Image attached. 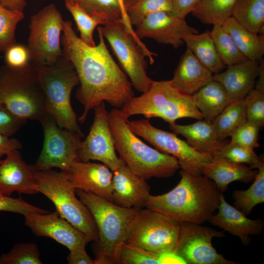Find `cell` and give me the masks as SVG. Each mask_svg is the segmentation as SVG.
Segmentation results:
<instances>
[{
    "label": "cell",
    "instance_id": "cell-1",
    "mask_svg": "<svg viewBox=\"0 0 264 264\" xmlns=\"http://www.w3.org/2000/svg\"><path fill=\"white\" fill-rule=\"evenodd\" d=\"M97 45L89 46L75 33L71 21H64L61 44L64 56L73 65L79 80L76 97L84 107V122L93 108L106 101L121 109L134 96L127 75L110 54L102 33Z\"/></svg>",
    "mask_w": 264,
    "mask_h": 264
},
{
    "label": "cell",
    "instance_id": "cell-2",
    "mask_svg": "<svg viewBox=\"0 0 264 264\" xmlns=\"http://www.w3.org/2000/svg\"><path fill=\"white\" fill-rule=\"evenodd\" d=\"M181 178L172 190L149 196L147 208L161 213L178 222L202 224L208 221L220 204L219 191L214 181L200 175L182 169Z\"/></svg>",
    "mask_w": 264,
    "mask_h": 264
},
{
    "label": "cell",
    "instance_id": "cell-3",
    "mask_svg": "<svg viewBox=\"0 0 264 264\" xmlns=\"http://www.w3.org/2000/svg\"><path fill=\"white\" fill-rule=\"evenodd\" d=\"M75 193L89 210L97 227L98 239L92 245L93 264H119L121 248L140 208L121 207L79 189Z\"/></svg>",
    "mask_w": 264,
    "mask_h": 264
},
{
    "label": "cell",
    "instance_id": "cell-4",
    "mask_svg": "<svg viewBox=\"0 0 264 264\" xmlns=\"http://www.w3.org/2000/svg\"><path fill=\"white\" fill-rule=\"evenodd\" d=\"M128 120L119 109H113L109 112V123L119 158L146 180L173 176L180 168L177 159L144 143L130 129Z\"/></svg>",
    "mask_w": 264,
    "mask_h": 264
},
{
    "label": "cell",
    "instance_id": "cell-5",
    "mask_svg": "<svg viewBox=\"0 0 264 264\" xmlns=\"http://www.w3.org/2000/svg\"><path fill=\"white\" fill-rule=\"evenodd\" d=\"M0 104L26 120H40L45 113L44 93L34 64L0 66Z\"/></svg>",
    "mask_w": 264,
    "mask_h": 264
},
{
    "label": "cell",
    "instance_id": "cell-6",
    "mask_svg": "<svg viewBox=\"0 0 264 264\" xmlns=\"http://www.w3.org/2000/svg\"><path fill=\"white\" fill-rule=\"evenodd\" d=\"M120 110L128 118L141 114L147 119L161 118L169 125L182 118L204 119L192 96L177 90L170 80L153 81L147 91L132 97Z\"/></svg>",
    "mask_w": 264,
    "mask_h": 264
},
{
    "label": "cell",
    "instance_id": "cell-7",
    "mask_svg": "<svg viewBox=\"0 0 264 264\" xmlns=\"http://www.w3.org/2000/svg\"><path fill=\"white\" fill-rule=\"evenodd\" d=\"M35 66L43 88L45 112L55 119L60 127L83 134L71 104V92L79 84L72 63L63 55L53 65Z\"/></svg>",
    "mask_w": 264,
    "mask_h": 264
},
{
    "label": "cell",
    "instance_id": "cell-8",
    "mask_svg": "<svg viewBox=\"0 0 264 264\" xmlns=\"http://www.w3.org/2000/svg\"><path fill=\"white\" fill-rule=\"evenodd\" d=\"M37 189L56 207L59 215L88 236L98 239L97 227L88 208L76 197L75 188L62 172L52 169L37 171Z\"/></svg>",
    "mask_w": 264,
    "mask_h": 264
},
{
    "label": "cell",
    "instance_id": "cell-9",
    "mask_svg": "<svg viewBox=\"0 0 264 264\" xmlns=\"http://www.w3.org/2000/svg\"><path fill=\"white\" fill-rule=\"evenodd\" d=\"M63 22L61 13L53 3L31 17L26 47L30 63L49 66L63 56L61 47Z\"/></svg>",
    "mask_w": 264,
    "mask_h": 264
},
{
    "label": "cell",
    "instance_id": "cell-10",
    "mask_svg": "<svg viewBox=\"0 0 264 264\" xmlns=\"http://www.w3.org/2000/svg\"><path fill=\"white\" fill-rule=\"evenodd\" d=\"M179 222L148 208H140L131 226L126 242L158 256L173 251L177 242Z\"/></svg>",
    "mask_w": 264,
    "mask_h": 264
},
{
    "label": "cell",
    "instance_id": "cell-11",
    "mask_svg": "<svg viewBox=\"0 0 264 264\" xmlns=\"http://www.w3.org/2000/svg\"><path fill=\"white\" fill-rule=\"evenodd\" d=\"M39 121L44 132V143L34 165L37 170L58 168L63 171L79 161L78 150L83 134L60 127L47 112Z\"/></svg>",
    "mask_w": 264,
    "mask_h": 264
},
{
    "label": "cell",
    "instance_id": "cell-12",
    "mask_svg": "<svg viewBox=\"0 0 264 264\" xmlns=\"http://www.w3.org/2000/svg\"><path fill=\"white\" fill-rule=\"evenodd\" d=\"M97 29L108 41L132 87L142 93L147 91L154 80L147 75V61L121 21L110 22Z\"/></svg>",
    "mask_w": 264,
    "mask_h": 264
},
{
    "label": "cell",
    "instance_id": "cell-13",
    "mask_svg": "<svg viewBox=\"0 0 264 264\" xmlns=\"http://www.w3.org/2000/svg\"><path fill=\"white\" fill-rule=\"evenodd\" d=\"M131 131L152 144L158 151L176 157L180 168L194 175L202 174L205 164L213 159L189 146L175 133L159 129L147 119L127 121Z\"/></svg>",
    "mask_w": 264,
    "mask_h": 264
},
{
    "label": "cell",
    "instance_id": "cell-14",
    "mask_svg": "<svg viewBox=\"0 0 264 264\" xmlns=\"http://www.w3.org/2000/svg\"><path fill=\"white\" fill-rule=\"evenodd\" d=\"M177 243L173 252L188 264H236L218 253L212 244L215 237L225 236L224 231L202 226L199 224L181 222Z\"/></svg>",
    "mask_w": 264,
    "mask_h": 264
},
{
    "label": "cell",
    "instance_id": "cell-15",
    "mask_svg": "<svg viewBox=\"0 0 264 264\" xmlns=\"http://www.w3.org/2000/svg\"><path fill=\"white\" fill-rule=\"evenodd\" d=\"M93 110V122L87 136L80 142L78 159L83 162L101 161L113 172L125 163L115 153L109 123V112L104 102L96 106Z\"/></svg>",
    "mask_w": 264,
    "mask_h": 264
},
{
    "label": "cell",
    "instance_id": "cell-16",
    "mask_svg": "<svg viewBox=\"0 0 264 264\" xmlns=\"http://www.w3.org/2000/svg\"><path fill=\"white\" fill-rule=\"evenodd\" d=\"M24 224L37 237H48L71 250L86 247L89 238L55 211L46 214L24 216Z\"/></svg>",
    "mask_w": 264,
    "mask_h": 264
},
{
    "label": "cell",
    "instance_id": "cell-17",
    "mask_svg": "<svg viewBox=\"0 0 264 264\" xmlns=\"http://www.w3.org/2000/svg\"><path fill=\"white\" fill-rule=\"evenodd\" d=\"M135 32L140 40L152 38L158 43L170 44L176 49L185 44L182 39L184 33H198L197 29L188 25L185 19L166 11H158L146 16L136 26Z\"/></svg>",
    "mask_w": 264,
    "mask_h": 264
},
{
    "label": "cell",
    "instance_id": "cell-18",
    "mask_svg": "<svg viewBox=\"0 0 264 264\" xmlns=\"http://www.w3.org/2000/svg\"><path fill=\"white\" fill-rule=\"evenodd\" d=\"M61 172L75 189L113 203V173L107 165L77 161Z\"/></svg>",
    "mask_w": 264,
    "mask_h": 264
},
{
    "label": "cell",
    "instance_id": "cell-19",
    "mask_svg": "<svg viewBox=\"0 0 264 264\" xmlns=\"http://www.w3.org/2000/svg\"><path fill=\"white\" fill-rule=\"evenodd\" d=\"M0 160V192L10 196L14 193L34 194L37 189L34 165L27 164L22 159L18 150L7 154Z\"/></svg>",
    "mask_w": 264,
    "mask_h": 264
},
{
    "label": "cell",
    "instance_id": "cell-20",
    "mask_svg": "<svg viewBox=\"0 0 264 264\" xmlns=\"http://www.w3.org/2000/svg\"><path fill=\"white\" fill-rule=\"evenodd\" d=\"M112 173L113 203L126 208L146 207L150 196V187L146 180L125 164Z\"/></svg>",
    "mask_w": 264,
    "mask_h": 264
},
{
    "label": "cell",
    "instance_id": "cell-21",
    "mask_svg": "<svg viewBox=\"0 0 264 264\" xmlns=\"http://www.w3.org/2000/svg\"><path fill=\"white\" fill-rule=\"evenodd\" d=\"M220 199L217 213L214 214L208 221L239 237L243 245H248L251 241L250 236L259 235L263 232L264 221L260 219L248 218L226 201L223 193H220Z\"/></svg>",
    "mask_w": 264,
    "mask_h": 264
},
{
    "label": "cell",
    "instance_id": "cell-22",
    "mask_svg": "<svg viewBox=\"0 0 264 264\" xmlns=\"http://www.w3.org/2000/svg\"><path fill=\"white\" fill-rule=\"evenodd\" d=\"M259 70V62L247 59L227 66V69L213 76L227 91L230 103L244 98L255 88Z\"/></svg>",
    "mask_w": 264,
    "mask_h": 264
},
{
    "label": "cell",
    "instance_id": "cell-23",
    "mask_svg": "<svg viewBox=\"0 0 264 264\" xmlns=\"http://www.w3.org/2000/svg\"><path fill=\"white\" fill-rule=\"evenodd\" d=\"M212 74L187 48L170 81L172 85L177 90L192 96L213 80Z\"/></svg>",
    "mask_w": 264,
    "mask_h": 264
},
{
    "label": "cell",
    "instance_id": "cell-24",
    "mask_svg": "<svg viewBox=\"0 0 264 264\" xmlns=\"http://www.w3.org/2000/svg\"><path fill=\"white\" fill-rule=\"evenodd\" d=\"M169 127L175 133L184 136L186 142L192 148L212 158L225 142L219 138L212 123L205 119L185 125L176 123L169 125Z\"/></svg>",
    "mask_w": 264,
    "mask_h": 264
},
{
    "label": "cell",
    "instance_id": "cell-25",
    "mask_svg": "<svg viewBox=\"0 0 264 264\" xmlns=\"http://www.w3.org/2000/svg\"><path fill=\"white\" fill-rule=\"evenodd\" d=\"M258 170L243 164L232 162L220 157H214L204 164L202 175L215 183L219 191L223 193L228 185L235 181L245 183L254 179Z\"/></svg>",
    "mask_w": 264,
    "mask_h": 264
},
{
    "label": "cell",
    "instance_id": "cell-26",
    "mask_svg": "<svg viewBox=\"0 0 264 264\" xmlns=\"http://www.w3.org/2000/svg\"><path fill=\"white\" fill-rule=\"evenodd\" d=\"M192 97L204 119L211 122L230 103L224 87L214 80L202 87Z\"/></svg>",
    "mask_w": 264,
    "mask_h": 264
},
{
    "label": "cell",
    "instance_id": "cell-27",
    "mask_svg": "<svg viewBox=\"0 0 264 264\" xmlns=\"http://www.w3.org/2000/svg\"><path fill=\"white\" fill-rule=\"evenodd\" d=\"M238 49L247 59L260 62L264 54V36L253 33L240 24L233 17L222 25Z\"/></svg>",
    "mask_w": 264,
    "mask_h": 264
},
{
    "label": "cell",
    "instance_id": "cell-28",
    "mask_svg": "<svg viewBox=\"0 0 264 264\" xmlns=\"http://www.w3.org/2000/svg\"><path fill=\"white\" fill-rule=\"evenodd\" d=\"M182 39L187 48L212 73H219L226 67L218 55L210 31L201 34L185 33Z\"/></svg>",
    "mask_w": 264,
    "mask_h": 264
},
{
    "label": "cell",
    "instance_id": "cell-29",
    "mask_svg": "<svg viewBox=\"0 0 264 264\" xmlns=\"http://www.w3.org/2000/svg\"><path fill=\"white\" fill-rule=\"evenodd\" d=\"M231 16L247 30L264 36V0H238Z\"/></svg>",
    "mask_w": 264,
    "mask_h": 264
},
{
    "label": "cell",
    "instance_id": "cell-30",
    "mask_svg": "<svg viewBox=\"0 0 264 264\" xmlns=\"http://www.w3.org/2000/svg\"><path fill=\"white\" fill-rule=\"evenodd\" d=\"M247 120L245 103L243 99L229 103L212 123L219 138L224 140Z\"/></svg>",
    "mask_w": 264,
    "mask_h": 264
},
{
    "label": "cell",
    "instance_id": "cell-31",
    "mask_svg": "<svg viewBox=\"0 0 264 264\" xmlns=\"http://www.w3.org/2000/svg\"><path fill=\"white\" fill-rule=\"evenodd\" d=\"M237 0H203L192 14L203 23L222 25L232 16Z\"/></svg>",
    "mask_w": 264,
    "mask_h": 264
},
{
    "label": "cell",
    "instance_id": "cell-32",
    "mask_svg": "<svg viewBox=\"0 0 264 264\" xmlns=\"http://www.w3.org/2000/svg\"><path fill=\"white\" fill-rule=\"evenodd\" d=\"M253 182L246 190H235L232 197L233 205L248 216L258 204L264 202V164L258 169Z\"/></svg>",
    "mask_w": 264,
    "mask_h": 264
},
{
    "label": "cell",
    "instance_id": "cell-33",
    "mask_svg": "<svg viewBox=\"0 0 264 264\" xmlns=\"http://www.w3.org/2000/svg\"><path fill=\"white\" fill-rule=\"evenodd\" d=\"M210 34L218 55L226 66L247 59L238 49L232 38L222 25H214Z\"/></svg>",
    "mask_w": 264,
    "mask_h": 264
},
{
    "label": "cell",
    "instance_id": "cell-34",
    "mask_svg": "<svg viewBox=\"0 0 264 264\" xmlns=\"http://www.w3.org/2000/svg\"><path fill=\"white\" fill-rule=\"evenodd\" d=\"M70 0L77 3L92 17L100 20L103 25L121 19V11L117 0Z\"/></svg>",
    "mask_w": 264,
    "mask_h": 264
},
{
    "label": "cell",
    "instance_id": "cell-35",
    "mask_svg": "<svg viewBox=\"0 0 264 264\" xmlns=\"http://www.w3.org/2000/svg\"><path fill=\"white\" fill-rule=\"evenodd\" d=\"M123 3L131 24L136 26L150 13L172 9V0H123Z\"/></svg>",
    "mask_w": 264,
    "mask_h": 264
},
{
    "label": "cell",
    "instance_id": "cell-36",
    "mask_svg": "<svg viewBox=\"0 0 264 264\" xmlns=\"http://www.w3.org/2000/svg\"><path fill=\"white\" fill-rule=\"evenodd\" d=\"M214 157H220L236 163L247 164L253 169H258L264 164V159L261 158L254 150L225 141Z\"/></svg>",
    "mask_w": 264,
    "mask_h": 264
},
{
    "label": "cell",
    "instance_id": "cell-37",
    "mask_svg": "<svg viewBox=\"0 0 264 264\" xmlns=\"http://www.w3.org/2000/svg\"><path fill=\"white\" fill-rule=\"evenodd\" d=\"M66 6L71 13L80 33L81 40L89 46L95 45L93 32L98 25H103L97 18L92 17L81 8L77 3L70 0H65Z\"/></svg>",
    "mask_w": 264,
    "mask_h": 264
},
{
    "label": "cell",
    "instance_id": "cell-38",
    "mask_svg": "<svg viewBox=\"0 0 264 264\" xmlns=\"http://www.w3.org/2000/svg\"><path fill=\"white\" fill-rule=\"evenodd\" d=\"M23 18V11L9 9L0 3V50L5 52L16 44V26Z\"/></svg>",
    "mask_w": 264,
    "mask_h": 264
},
{
    "label": "cell",
    "instance_id": "cell-39",
    "mask_svg": "<svg viewBox=\"0 0 264 264\" xmlns=\"http://www.w3.org/2000/svg\"><path fill=\"white\" fill-rule=\"evenodd\" d=\"M42 264L38 247L33 242L17 243L0 256V264Z\"/></svg>",
    "mask_w": 264,
    "mask_h": 264
},
{
    "label": "cell",
    "instance_id": "cell-40",
    "mask_svg": "<svg viewBox=\"0 0 264 264\" xmlns=\"http://www.w3.org/2000/svg\"><path fill=\"white\" fill-rule=\"evenodd\" d=\"M160 264L158 256L128 242L123 245L119 264Z\"/></svg>",
    "mask_w": 264,
    "mask_h": 264
},
{
    "label": "cell",
    "instance_id": "cell-41",
    "mask_svg": "<svg viewBox=\"0 0 264 264\" xmlns=\"http://www.w3.org/2000/svg\"><path fill=\"white\" fill-rule=\"evenodd\" d=\"M260 129L258 125L247 120L232 132L230 142L254 150L259 147Z\"/></svg>",
    "mask_w": 264,
    "mask_h": 264
},
{
    "label": "cell",
    "instance_id": "cell-42",
    "mask_svg": "<svg viewBox=\"0 0 264 264\" xmlns=\"http://www.w3.org/2000/svg\"><path fill=\"white\" fill-rule=\"evenodd\" d=\"M244 99L247 121L262 128L264 126V92L254 88Z\"/></svg>",
    "mask_w": 264,
    "mask_h": 264
},
{
    "label": "cell",
    "instance_id": "cell-43",
    "mask_svg": "<svg viewBox=\"0 0 264 264\" xmlns=\"http://www.w3.org/2000/svg\"><path fill=\"white\" fill-rule=\"evenodd\" d=\"M18 213L23 216L30 214H46L47 210L35 206L24 201L21 197L12 198L0 192V212Z\"/></svg>",
    "mask_w": 264,
    "mask_h": 264
},
{
    "label": "cell",
    "instance_id": "cell-44",
    "mask_svg": "<svg viewBox=\"0 0 264 264\" xmlns=\"http://www.w3.org/2000/svg\"><path fill=\"white\" fill-rule=\"evenodd\" d=\"M26 120L22 118L0 104V133L10 137L25 124Z\"/></svg>",
    "mask_w": 264,
    "mask_h": 264
},
{
    "label": "cell",
    "instance_id": "cell-45",
    "mask_svg": "<svg viewBox=\"0 0 264 264\" xmlns=\"http://www.w3.org/2000/svg\"><path fill=\"white\" fill-rule=\"evenodd\" d=\"M6 65L14 67L25 66L28 63L29 57L26 47L20 44H14L6 51Z\"/></svg>",
    "mask_w": 264,
    "mask_h": 264
},
{
    "label": "cell",
    "instance_id": "cell-46",
    "mask_svg": "<svg viewBox=\"0 0 264 264\" xmlns=\"http://www.w3.org/2000/svg\"><path fill=\"white\" fill-rule=\"evenodd\" d=\"M203 0H172L171 12L180 18L185 19L192 13Z\"/></svg>",
    "mask_w": 264,
    "mask_h": 264
},
{
    "label": "cell",
    "instance_id": "cell-47",
    "mask_svg": "<svg viewBox=\"0 0 264 264\" xmlns=\"http://www.w3.org/2000/svg\"><path fill=\"white\" fill-rule=\"evenodd\" d=\"M69 264H93V259L87 254L86 247L69 250L67 257Z\"/></svg>",
    "mask_w": 264,
    "mask_h": 264
},
{
    "label": "cell",
    "instance_id": "cell-48",
    "mask_svg": "<svg viewBox=\"0 0 264 264\" xmlns=\"http://www.w3.org/2000/svg\"><path fill=\"white\" fill-rule=\"evenodd\" d=\"M119 5L121 14V22L124 25L126 30L128 34L131 35L135 40L136 44L140 48H143L145 44L136 35L135 30L132 27V25L131 23L129 18L126 13L123 0H117Z\"/></svg>",
    "mask_w": 264,
    "mask_h": 264
},
{
    "label": "cell",
    "instance_id": "cell-49",
    "mask_svg": "<svg viewBox=\"0 0 264 264\" xmlns=\"http://www.w3.org/2000/svg\"><path fill=\"white\" fill-rule=\"evenodd\" d=\"M22 145L17 139L0 133V158L9 152L21 149Z\"/></svg>",
    "mask_w": 264,
    "mask_h": 264
},
{
    "label": "cell",
    "instance_id": "cell-50",
    "mask_svg": "<svg viewBox=\"0 0 264 264\" xmlns=\"http://www.w3.org/2000/svg\"><path fill=\"white\" fill-rule=\"evenodd\" d=\"M160 264H185V262L173 251L164 253L158 256Z\"/></svg>",
    "mask_w": 264,
    "mask_h": 264
},
{
    "label": "cell",
    "instance_id": "cell-51",
    "mask_svg": "<svg viewBox=\"0 0 264 264\" xmlns=\"http://www.w3.org/2000/svg\"><path fill=\"white\" fill-rule=\"evenodd\" d=\"M0 3L6 8L23 11L26 6L25 0H0Z\"/></svg>",
    "mask_w": 264,
    "mask_h": 264
},
{
    "label": "cell",
    "instance_id": "cell-52",
    "mask_svg": "<svg viewBox=\"0 0 264 264\" xmlns=\"http://www.w3.org/2000/svg\"><path fill=\"white\" fill-rule=\"evenodd\" d=\"M257 77H258V80L255 88L264 92V61L263 59L259 62V70Z\"/></svg>",
    "mask_w": 264,
    "mask_h": 264
}]
</instances>
